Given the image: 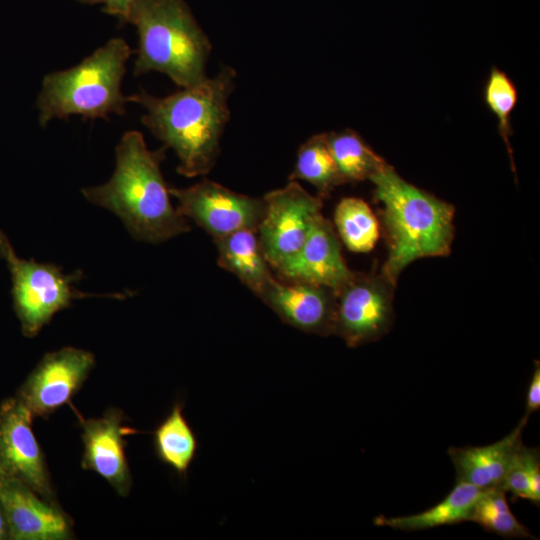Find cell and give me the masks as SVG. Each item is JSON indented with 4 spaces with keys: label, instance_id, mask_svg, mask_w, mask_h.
Wrapping results in <instances>:
<instances>
[{
    "label": "cell",
    "instance_id": "cell-1",
    "mask_svg": "<svg viewBox=\"0 0 540 540\" xmlns=\"http://www.w3.org/2000/svg\"><path fill=\"white\" fill-rule=\"evenodd\" d=\"M235 79L236 71L223 65L215 76L168 96L155 97L141 89L126 99L144 108L143 125L175 152L177 172L193 178L209 173L216 163Z\"/></svg>",
    "mask_w": 540,
    "mask_h": 540
},
{
    "label": "cell",
    "instance_id": "cell-2",
    "mask_svg": "<svg viewBox=\"0 0 540 540\" xmlns=\"http://www.w3.org/2000/svg\"><path fill=\"white\" fill-rule=\"evenodd\" d=\"M167 148L150 150L142 133L130 130L116 146V163L104 184L81 190L90 203L117 215L137 240L161 243L190 230L172 206L161 171Z\"/></svg>",
    "mask_w": 540,
    "mask_h": 540
},
{
    "label": "cell",
    "instance_id": "cell-3",
    "mask_svg": "<svg viewBox=\"0 0 540 540\" xmlns=\"http://www.w3.org/2000/svg\"><path fill=\"white\" fill-rule=\"evenodd\" d=\"M388 244L381 271L397 282L414 260L450 254L454 238L453 205L404 180L391 165L369 179Z\"/></svg>",
    "mask_w": 540,
    "mask_h": 540
},
{
    "label": "cell",
    "instance_id": "cell-4",
    "mask_svg": "<svg viewBox=\"0 0 540 540\" xmlns=\"http://www.w3.org/2000/svg\"><path fill=\"white\" fill-rule=\"evenodd\" d=\"M126 23L138 33L134 75L160 72L180 88L207 77L211 42L184 0H136Z\"/></svg>",
    "mask_w": 540,
    "mask_h": 540
},
{
    "label": "cell",
    "instance_id": "cell-5",
    "mask_svg": "<svg viewBox=\"0 0 540 540\" xmlns=\"http://www.w3.org/2000/svg\"><path fill=\"white\" fill-rule=\"evenodd\" d=\"M131 54L128 43L114 37L77 65L45 75L36 103L39 124L70 116L108 119L125 114L121 87Z\"/></svg>",
    "mask_w": 540,
    "mask_h": 540
},
{
    "label": "cell",
    "instance_id": "cell-6",
    "mask_svg": "<svg viewBox=\"0 0 540 540\" xmlns=\"http://www.w3.org/2000/svg\"><path fill=\"white\" fill-rule=\"evenodd\" d=\"M0 257L6 262L12 281L13 308L24 336L34 337L53 316L72 301L91 296L77 289L82 272L71 274L53 263H40L17 255L0 228Z\"/></svg>",
    "mask_w": 540,
    "mask_h": 540
},
{
    "label": "cell",
    "instance_id": "cell-7",
    "mask_svg": "<svg viewBox=\"0 0 540 540\" xmlns=\"http://www.w3.org/2000/svg\"><path fill=\"white\" fill-rule=\"evenodd\" d=\"M396 282L381 270L369 274L352 272L335 292L334 335L349 347H358L386 335L394 322Z\"/></svg>",
    "mask_w": 540,
    "mask_h": 540
},
{
    "label": "cell",
    "instance_id": "cell-8",
    "mask_svg": "<svg viewBox=\"0 0 540 540\" xmlns=\"http://www.w3.org/2000/svg\"><path fill=\"white\" fill-rule=\"evenodd\" d=\"M263 200L265 210L256 233L265 260L278 272L302 248L321 214L322 199L289 180L284 187L265 194Z\"/></svg>",
    "mask_w": 540,
    "mask_h": 540
},
{
    "label": "cell",
    "instance_id": "cell-9",
    "mask_svg": "<svg viewBox=\"0 0 540 540\" xmlns=\"http://www.w3.org/2000/svg\"><path fill=\"white\" fill-rule=\"evenodd\" d=\"M176 210L203 228L214 239L239 230H257L263 217V198L236 193L204 179L187 188L169 187Z\"/></svg>",
    "mask_w": 540,
    "mask_h": 540
},
{
    "label": "cell",
    "instance_id": "cell-10",
    "mask_svg": "<svg viewBox=\"0 0 540 540\" xmlns=\"http://www.w3.org/2000/svg\"><path fill=\"white\" fill-rule=\"evenodd\" d=\"M95 366L93 353L64 347L43 356L16 396L33 416L47 417L70 402Z\"/></svg>",
    "mask_w": 540,
    "mask_h": 540
},
{
    "label": "cell",
    "instance_id": "cell-11",
    "mask_svg": "<svg viewBox=\"0 0 540 540\" xmlns=\"http://www.w3.org/2000/svg\"><path fill=\"white\" fill-rule=\"evenodd\" d=\"M32 418L17 396L0 403V467L7 477L22 481L55 502L44 453L32 430Z\"/></svg>",
    "mask_w": 540,
    "mask_h": 540
},
{
    "label": "cell",
    "instance_id": "cell-12",
    "mask_svg": "<svg viewBox=\"0 0 540 540\" xmlns=\"http://www.w3.org/2000/svg\"><path fill=\"white\" fill-rule=\"evenodd\" d=\"M258 297L296 329L320 336L334 334L336 295L328 287L273 278Z\"/></svg>",
    "mask_w": 540,
    "mask_h": 540
},
{
    "label": "cell",
    "instance_id": "cell-13",
    "mask_svg": "<svg viewBox=\"0 0 540 540\" xmlns=\"http://www.w3.org/2000/svg\"><path fill=\"white\" fill-rule=\"evenodd\" d=\"M9 529V540H69L73 525L56 502L47 500L28 485L8 478L0 490Z\"/></svg>",
    "mask_w": 540,
    "mask_h": 540
},
{
    "label": "cell",
    "instance_id": "cell-14",
    "mask_svg": "<svg viewBox=\"0 0 540 540\" xmlns=\"http://www.w3.org/2000/svg\"><path fill=\"white\" fill-rule=\"evenodd\" d=\"M124 414L109 408L99 418L81 419L84 451L82 468L106 480L123 497L132 487V475L125 454V435L132 430L123 425Z\"/></svg>",
    "mask_w": 540,
    "mask_h": 540
},
{
    "label": "cell",
    "instance_id": "cell-15",
    "mask_svg": "<svg viewBox=\"0 0 540 540\" xmlns=\"http://www.w3.org/2000/svg\"><path fill=\"white\" fill-rule=\"evenodd\" d=\"M352 272L332 224L319 214L298 254L278 274L282 280L308 282L336 292Z\"/></svg>",
    "mask_w": 540,
    "mask_h": 540
},
{
    "label": "cell",
    "instance_id": "cell-16",
    "mask_svg": "<svg viewBox=\"0 0 540 540\" xmlns=\"http://www.w3.org/2000/svg\"><path fill=\"white\" fill-rule=\"evenodd\" d=\"M529 416L504 438L485 446L450 447L448 454L456 471V482L481 490L501 488L514 454L522 443L521 435Z\"/></svg>",
    "mask_w": 540,
    "mask_h": 540
},
{
    "label": "cell",
    "instance_id": "cell-17",
    "mask_svg": "<svg viewBox=\"0 0 540 540\" xmlns=\"http://www.w3.org/2000/svg\"><path fill=\"white\" fill-rule=\"evenodd\" d=\"M218 249V264L234 274L255 295L263 291L274 278L265 260L255 230H239L214 239Z\"/></svg>",
    "mask_w": 540,
    "mask_h": 540
},
{
    "label": "cell",
    "instance_id": "cell-18",
    "mask_svg": "<svg viewBox=\"0 0 540 540\" xmlns=\"http://www.w3.org/2000/svg\"><path fill=\"white\" fill-rule=\"evenodd\" d=\"M482 492L483 490L468 483L456 482L453 489L429 509L406 516L380 515L374 519V523L377 526L412 532L470 521Z\"/></svg>",
    "mask_w": 540,
    "mask_h": 540
},
{
    "label": "cell",
    "instance_id": "cell-19",
    "mask_svg": "<svg viewBox=\"0 0 540 540\" xmlns=\"http://www.w3.org/2000/svg\"><path fill=\"white\" fill-rule=\"evenodd\" d=\"M156 456L180 476H185L199 448L196 434L176 402L153 432Z\"/></svg>",
    "mask_w": 540,
    "mask_h": 540
},
{
    "label": "cell",
    "instance_id": "cell-20",
    "mask_svg": "<svg viewBox=\"0 0 540 540\" xmlns=\"http://www.w3.org/2000/svg\"><path fill=\"white\" fill-rule=\"evenodd\" d=\"M331 154L345 183L370 179L388 163L351 129L327 133Z\"/></svg>",
    "mask_w": 540,
    "mask_h": 540
},
{
    "label": "cell",
    "instance_id": "cell-21",
    "mask_svg": "<svg viewBox=\"0 0 540 540\" xmlns=\"http://www.w3.org/2000/svg\"><path fill=\"white\" fill-rule=\"evenodd\" d=\"M289 180L309 182L321 199L345 183L331 154L327 133L316 134L300 146Z\"/></svg>",
    "mask_w": 540,
    "mask_h": 540
},
{
    "label": "cell",
    "instance_id": "cell-22",
    "mask_svg": "<svg viewBox=\"0 0 540 540\" xmlns=\"http://www.w3.org/2000/svg\"><path fill=\"white\" fill-rule=\"evenodd\" d=\"M334 223L350 251L369 252L379 238V222L370 206L360 198H343L335 208Z\"/></svg>",
    "mask_w": 540,
    "mask_h": 540
},
{
    "label": "cell",
    "instance_id": "cell-23",
    "mask_svg": "<svg viewBox=\"0 0 540 540\" xmlns=\"http://www.w3.org/2000/svg\"><path fill=\"white\" fill-rule=\"evenodd\" d=\"M470 521L504 538H534L511 511L506 492L501 488L483 490Z\"/></svg>",
    "mask_w": 540,
    "mask_h": 540
},
{
    "label": "cell",
    "instance_id": "cell-24",
    "mask_svg": "<svg viewBox=\"0 0 540 540\" xmlns=\"http://www.w3.org/2000/svg\"><path fill=\"white\" fill-rule=\"evenodd\" d=\"M501 489L515 498L540 503L539 448H528L523 442L518 447L504 477Z\"/></svg>",
    "mask_w": 540,
    "mask_h": 540
},
{
    "label": "cell",
    "instance_id": "cell-25",
    "mask_svg": "<svg viewBox=\"0 0 540 540\" xmlns=\"http://www.w3.org/2000/svg\"><path fill=\"white\" fill-rule=\"evenodd\" d=\"M517 89L508 75L497 67L490 71L484 88V100L498 120V130L506 145L511 167L516 176L513 150L509 138L513 133L510 117L517 103Z\"/></svg>",
    "mask_w": 540,
    "mask_h": 540
},
{
    "label": "cell",
    "instance_id": "cell-26",
    "mask_svg": "<svg viewBox=\"0 0 540 540\" xmlns=\"http://www.w3.org/2000/svg\"><path fill=\"white\" fill-rule=\"evenodd\" d=\"M82 4L96 5L102 4V11L117 17L122 23H126V19L131 6L136 0H77Z\"/></svg>",
    "mask_w": 540,
    "mask_h": 540
},
{
    "label": "cell",
    "instance_id": "cell-27",
    "mask_svg": "<svg viewBox=\"0 0 540 540\" xmlns=\"http://www.w3.org/2000/svg\"><path fill=\"white\" fill-rule=\"evenodd\" d=\"M525 415L530 416L540 408V364L535 361L534 371L527 388L525 399Z\"/></svg>",
    "mask_w": 540,
    "mask_h": 540
},
{
    "label": "cell",
    "instance_id": "cell-28",
    "mask_svg": "<svg viewBox=\"0 0 540 540\" xmlns=\"http://www.w3.org/2000/svg\"><path fill=\"white\" fill-rule=\"evenodd\" d=\"M0 540H9V529L6 515L0 501Z\"/></svg>",
    "mask_w": 540,
    "mask_h": 540
},
{
    "label": "cell",
    "instance_id": "cell-29",
    "mask_svg": "<svg viewBox=\"0 0 540 540\" xmlns=\"http://www.w3.org/2000/svg\"><path fill=\"white\" fill-rule=\"evenodd\" d=\"M9 477H7L5 475V473L3 472L2 468L0 467V490L1 488L3 487L5 481L8 479Z\"/></svg>",
    "mask_w": 540,
    "mask_h": 540
}]
</instances>
